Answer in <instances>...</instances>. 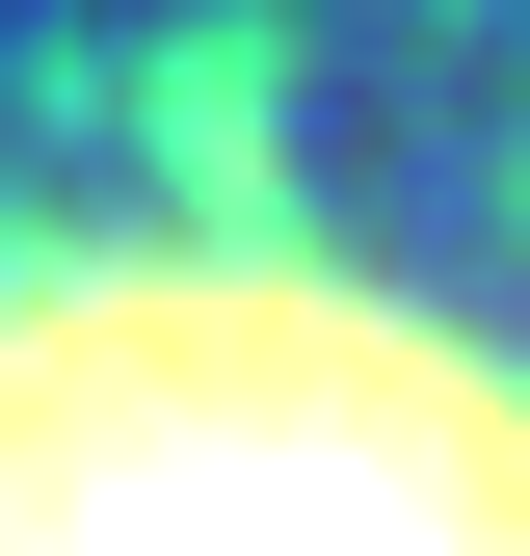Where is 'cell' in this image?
<instances>
[{"label": "cell", "instance_id": "cell-1", "mask_svg": "<svg viewBox=\"0 0 530 556\" xmlns=\"http://www.w3.org/2000/svg\"><path fill=\"white\" fill-rule=\"evenodd\" d=\"M0 556H530V371L292 239H0Z\"/></svg>", "mask_w": 530, "mask_h": 556}]
</instances>
